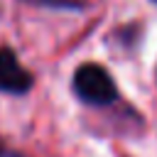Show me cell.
Instances as JSON below:
<instances>
[{"label":"cell","instance_id":"cell-1","mask_svg":"<svg viewBox=\"0 0 157 157\" xmlns=\"http://www.w3.org/2000/svg\"><path fill=\"white\" fill-rule=\"evenodd\" d=\"M74 93L88 105H110L118 101V88L101 64H81L74 71Z\"/></svg>","mask_w":157,"mask_h":157},{"label":"cell","instance_id":"cell-2","mask_svg":"<svg viewBox=\"0 0 157 157\" xmlns=\"http://www.w3.org/2000/svg\"><path fill=\"white\" fill-rule=\"evenodd\" d=\"M32 83H34L32 74L20 64L15 52L10 47H0V91L22 96L32 88Z\"/></svg>","mask_w":157,"mask_h":157},{"label":"cell","instance_id":"cell-3","mask_svg":"<svg viewBox=\"0 0 157 157\" xmlns=\"http://www.w3.org/2000/svg\"><path fill=\"white\" fill-rule=\"evenodd\" d=\"M29 5H39V7H52V10H83L86 2L83 0H25Z\"/></svg>","mask_w":157,"mask_h":157},{"label":"cell","instance_id":"cell-4","mask_svg":"<svg viewBox=\"0 0 157 157\" xmlns=\"http://www.w3.org/2000/svg\"><path fill=\"white\" fill-rule=\"evenodd\" d=\"M0 157H27V155H22V152H17V150H10V147L0 145Z\"/></svg>","mask_w":157,"mask_h":157},{"label":"cell","instance_id":"cell-5","mask_svg":"<svg viewBox=\"0 0 157 157\" xmlns=\"http://www.w3.org/2000/svg\"><path fill=\"white\" fill-rule=\"evenodd\" d=\"M152 2H155V5H157V0H152Z\"/></svg>","mask_w":157,"mask_h":157}]
</instances>
